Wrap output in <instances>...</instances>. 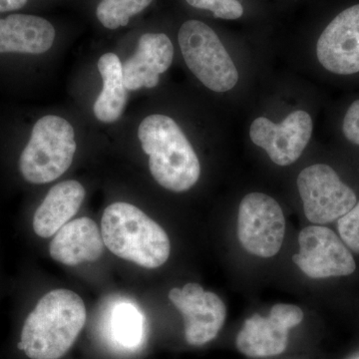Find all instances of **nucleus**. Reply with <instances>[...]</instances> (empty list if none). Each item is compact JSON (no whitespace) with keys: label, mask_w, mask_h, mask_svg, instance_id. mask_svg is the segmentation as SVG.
<instances>
[{"label":"nucleus","mask_w":359,"mask_h":359,"mask_svg":"<svg viewBox=\"0 0 359 359\" xmlns=\"http://www.w3.org/2000/svg\"><path fill=\"white\" fill-rule=\"evenodd\" d=\"M87 313L83 299L72 290H51L28 314L18 348L30 359H60L83 330Z\"/></svg>","instance_id":"obj_1"},{"label":"nucleus","mask_w":359,"mask_h":359,"mask_svg":"<svg viewBox=\"0 0 359 359\" xmlns=\"http://www.w3.org/2000/svg\"><path fill=\"white\" fill-rule=\"evenodd\" d=\"M138 138L149 156L151 175L163 188L172 192H186L199 181V158L171 117L148 116L139 126Z\"/></svg>","instance_id":"obj_2"},{"label":"nucleus","mask_w":359,"mask_h":359,"mask_svg":"<svg viewBox=\"0 0 359 359\" xmlns=\"http://www.w3.org/2000/svg\"><path fill=\"white\" fill-rule=\"evenodd\" d=\"M101 228L105 247L125 261L157 269L169 259L171 244L166 231L136 205L124 202L108 205Z\"/></svg>","instance_id":"obj_3"},{"label":"nucleus","mask_w":359,"mask_h":359,"mask_svg":"<svg viewBox=\"0 0 359 359\" xmlns=\"http://www.w3.org/2000/svg\"><path fill=\"white\" fill-rule=\"evenodd\" d=\"M76 148L72 125L59 116H44L35 123L21 153L20 173L32 184L55 181L69 169Z\"/></svg>","instance_id":"obj_4"},{"label":"nucleus","mask_w":359,"mask_h":359,"mask_svg":"<svg viewBox=\"0 0 359 359\" xmlns=\"http://www.w3.org/2000/svg\"><path fill=\"white\" fill-rule=\"evenodd\" d=\"M178 40L187 66L208 89L224 93L237 85V67L210 26L199 20L186 21Z\"/></svg>","instance_id":"obj_5"},{"label":"nucleus","mask_w":359,"mask_h":359,"mask_svg":"<svg viewBox=\"0 0 359 359\" xmlns=\"http://www.w3.org/2000/svg\"><path fill=\"white\" fill-rule=\"evenodd\" d=\"M285 235V215L273 198L257 192L245 196L238 208V238L247 252L259 257L276 256Z\"/></svg>","instance_id":"obj_6"},{"label":"nucleus","mask_w":359,"mask_h":359,"mask_svg":"<svg viewBox=\"0 0 359 359\" xmlns=\"http://www.w3.org/2000/svg\"><path fill=\"white\" fill-rule=\"evenodd\" d=\"M297 184L304 214L311 223H332L351 211L358 202L353 189L328 165L306 168L297 177Z\"/></svg>","instance_id":"obj_7"},{"label":"nucleus","mask_w":359,"mask_h":359,"mask_svg":"<svg viewBox=\"0 0 359 359\" xmlns=\"http://www.w3.org/2000/svg\"><path fill=\"white\" fill-rule=\"evenodd\" d=\"M299 254L292 257V261L309 278L346 276L355 271L351 250L327 226H306L299 233Z\"/></svg>","instance_id":"obj_8"},{"label":"nucleus","mask_w":359,"mask_h":359,"mask_svg":"<svg viewBox=\"0 0 359 359\" xmlns=\"http://www.w3.org/2000/svg\"><path fill=\"white\" fill-rule=\"evenodd\" d=\"M304 320V311L294 304H278L266 318L255 313L245 321L236 339L238 351L248 358L280 355L289 344V332Z\"/></svg>","instance_id":"obj_9"},{"label":"nucleus","mask_w":359,"mask_h":359,"mask_svg":"<svg viewBox=\"0 0 359 359\" xmlns=\"http://www.w3.org/2000/svg\"><path fill=\"white\" fill-rule=\"evenodd\" d=\"M313 119L308 112L297 110L280 124L259 117L250 125V140L268 153L278 166H290L301 157L313 135Z\"/></svg>","instance_id":"obj_10"},{"label":"nucleus","mask_w":359,"mask_h":359,"mask_svg":"<svg viewBox=\"0 0 359 359\" xmlns=\"http://www.w3.org/2000/svg\"><path fill=\"white\" fill-rule=\"evenodd\" d=\"M168 297L183 316L185 339L190 346H202L216 339L226 318V306L218 295L190 283L183 289L174 287Z\"/></svg>","instance_id":"obj_11"},{"label":"nucleus","mask_w":359,"mask_h":359,"mask_svg":"<svg viewBox=\"0 0 359 359\" xmlns=\"http://www.w3.org/2000/svg\"><path fill=\"white\" fill-rule=\"evenodd\" d=\"M316 56L323 67L334 74L359 72V4L340 13L323 30Z\"/></svg>","instance_id":"obj_12"},{"label":"nucleus","mask_w":359,"mask_h":359,"mask_svg":"<svg viewBox=\"0 0 359 359\" xmlns=\"http://www.w3.org/2000/svg\"><path fill=\"white\" fill-rule=\"evenodd\" d=\"M174 46L164 33H146L138 41L137 50L123 63L124 84L129 91L154 88L160 75L166 72L173 62Z\"/></svg>","instance_id":"obj_13"},{"label":"nucleus","mask_w":359,"mask_h":359,"mask_svg":"<svg viewBox=\"0 0 359 359\" xmlns=\"http://www.w3.org/2000/svg\"><path fill=\"white\" fill-rule=\"evenodd\" d=\"M102 233L93 219L82 217L68 222L54 235L49 252L54 261L68 266L91 263L104 252Z\"/></svg>","instance_id":"obj_14"},{"label":"nucleus","mask_w":359,"mask_h":359,"mask_svg":"<svg viewBox=\"0 0 359 359\" xmlns=\"http://www.w3.org/2000/svg\"><path fill=\"white\" fill-rule=\"evenodd\" d=\"M55 36L53 25L39 16L11 14L0 18V53H44Z\"/></svg>","instance_id":"obj_15"},{"label":"nucleus","mask_w":359,"mask_h":359,"mask_svg":"<svg viewBox=\"0 0 359 359\" xmlns=\"http://www.w3.org/2000/svg\"><path fill=\"white\" fill-rule=\"evenodd\" d=\"M79 182H61L52 187L33 217V230L39 237L51 238L77 214L85 198Z\"/></svg>","instance_id":"obj_16"},{"label":"nucleus","mask_w":359,"mask_h":359,"mask_svg":"<svg viewBox=\"0 0 359 359\" xmlns=\"http://www.w3.org/2000/svg\"><path fill=\"white\" fill-rule=\"evenodd\" d=\"M98 70L103 80V89L94 103V114L103 123L120 119L127 103V89L124 84L123 67L114 53H105L99 58Z\"/></svg>","instance_id":"obj_17"},{"label":"nucleus","mask_w":359,"mask_h":359,"mask_svg":"<svg viewBox=\"0 0 359 359\" xmlns=\"http://www.w3.org/2000/svg\"><path fill=\"white\" fill-rule=\"evenodd\" d=\"M105 323L106 332L115 346L133 351L143 344L145 318L133 302H112L108 309Z\"/></svg>","instance_id":"obj_18"},{"label":"nucleus","mask_w":359,"mask_h":359,"mask_svg":"<svg viewBox=\"0 0 359 359\" xmlns=\"http://www.w3.org/2000/svg\"><path fill=\"white\" fill-rule=\"evenodd\" d=\"M153 0H101L96 9V16L101 25L108 29L126 26L130 18L147 8Z\"/></svg>","instance_id":"obj_19"},{"label":"nucleus","mask_w":359,"mask_h":359,"mask_svg":"<svg viewBox=\"0 0 359 359\" xmlns=\"http://www.w3.org/2000/svg\"><path fill=\"white\" fill-rule=\"evenodd\" d=\"M195 8L210 11L215 18L235 20L242 18L244 7L238 0H186Z\"/></svg>","instance_id":"obj_20"},{"label":"nucleus","mask_w":359,"mask_h":359,"mask_svg":"<svg viewBox=\"0 0 359 359\" xmlns=\"http://www.w3.org/2000/svg\"><path fill=\"white\" fill-rule=\"evenodd\" d=\"M337 229L346 247L359 254V201L351 211L339 219Z\"/></svg>","instance_id":"obj_21"},{"label":"nucleus","mask_w":359,"mask_h":359,"mask_svg":"<svg viewBox=\"0 0 359 359\" xmlns=\"http://www.w3.org/2000/svg\"><path fill=\"white\" fill-rule=\"evenodd\" d=\"M342 131L347 140L359 145V99L349 106L344 116Z\"/></svg>","instance_id":"obj_22"},{"label":"nucleus","mask_w":359,"mask_h":359,"mask_svg":"<svg viewBox=\"0 0 359 359\" xmlns=\"http://www.w3.org/2000/svg\"><path fill=\"white\" fill-rule=\"evenodd\" d=\"M28 0H0V13L18 11L27 4Z\"/></svg>","instance_id":"obj_23"}]
</instances>
